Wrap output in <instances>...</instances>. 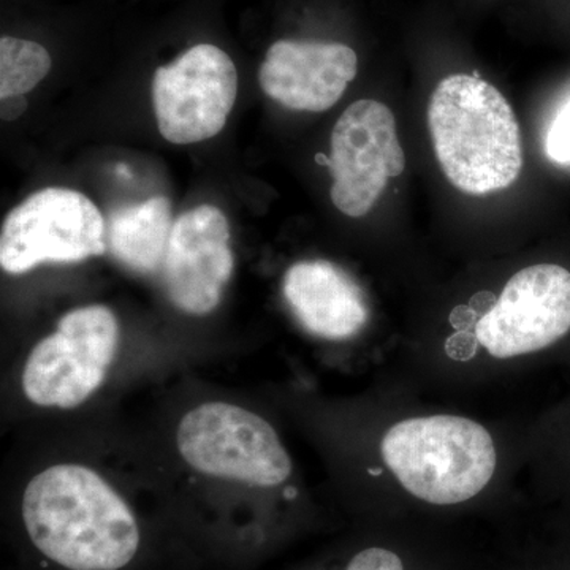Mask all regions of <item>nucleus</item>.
Segmentation results:
<instances>
[{
    "label": "nucleus",
    "mask_w": 570,
    "mask_h": 570,
    "mask_svg": "<svg viewBox=\"0 0 570 570\" xmlns=\"http://www.w3.org/2000/svg\"><path fill=\"white\" fill-rule=\"evenodd\" d=\"M238 92L230 56L214 45H197L154 75L157 126L175 145L205 141L224 129Z\"/></svg>",
    "instance_id": "nucleus-7"
},
{
    "label": "nucleus",
    "mask_w": 570,
    "mask_h": 570,
    "mask_svg": "<svg viewBox=\"0 0 570 570\" xmlns=\"http://www.w3.org/2000/svg\"><path fill=\"white\" fill-rule=\"evenodd\" d=\"M547 154L558 164H570V99L558 112L547 135Z\"/></svg>",
    "instance_id": "nucleus-15"
},
{
    "label": "nucleus",
    "mask_w": 570,
    "mask_h": 570,
    "mask_svg": "<svg viewBox=\"0 0 570 570\" xmlns=\"http://www.w3.org/2000/svg\"><path fill=\"white\" fill-rule=\"evenodd\" d=\"M51 69V56L36 41L2 37L0 40V99L32 91Z\"/></svg>",
    "instance_id": "nucleus-14"
},
{
    "label": "nucleus",
    "mask_w": 570,
    "mask_h": 570,
    "mask_svg": "<svg viewBox=\"0 0 570 570\" xmlns=\"http://www.w3.org/2000/svg\"><path fill=\"white\" fill-rule=\"evenodd\" d=\"M107 250L102 213L86 195L48 187L7 216L0 234V265L11 275L41 264H73Z\"/></svg>",
    "instance_id": "nucleus-6"
},
{
    "label": "nucleus",
    "mask_w": 570,
    "mask_h": 570,
    "mask_svg": "<svg viewBox=\"0 0 570 570\" xmlns=\"http://www.w3.org/2000/svg\"><path fill=\"white\" fill-rule=\"evenodd\" d=\"M428 124L438 163L461 193H499L519 179V122L490 82L463 73L444 78L431 96Z\"/></svg>",
    "instance_id": "nucleus-2"
},
{
    "label": "nucleus",
    "mask_w": 570,
    "mask_h": 570,
    "mask_svg": "<svg viewBox=\"0 0 570 570\" xmlns=\"http://www.w3.org/2000/svg\"><path fill=\"white\" fill-rule=\"evenodd\" d=\"M28 108L24 97H9V99H2V119L3 121H13V119L20 118L22 112Z\"/></svg>",
    "instance_id": "nucleus-17"
},
{
    "label": "nucleus",
    "mask_w": 570,
    "mask_h": 570,
    "mask_svg": "<svg viewBox=\"0 0 570 570\" xmlns=\"http://www.w3.org/2000/svg\"><path fill=\"white\" fill-rule=\"evenodd\" d=\"M176 441L183 459L202 474L255 487L291 478V456L273 426L234 404L206 403L187 412Z\"/></svg>",
    "instance_id": "nucleus-4"
},
{
    "label": "nucleus",
    "mask_w": 570,
    "mask_h": 570,
    "mask_svg": "<svg viewBox=\"0 0 570 570\" xmlns=\"http://www.w3.org/2000/svg\"><path fill=\"white\" fill-rule=\"evenodd\" d=\"M358 69L351 47L335 41L279 40L258 71L262 89L296 111L330 110L346 92Z\"/></svg>",
    "instance_id": "nucleus-11"
},
{
    "label": "nucleus",
    "mask_w": 570,
    "mask_h": 570,
    "mask_svg": "<svg viewBox=\"0 0 570 570\" xmlns=\"http://www.w3.org/2000/svg\"><path fill=\"white\" fill-rule=\"evenodd\" d=\"M328 168L336 208L351 217L370 213L389 179L406 168L395 116L387 105L362 99L343 112L333 129Z\"/></svg>",
    "instance_id": "nucleus-8"
},
{
    "label": "nucleus",
    "mask_w": 570,
    "mask_h": 570,
    "mask_svg": "<svg viewBox=\"0 0 570 570\" xmlns=\"http://www.w3.org/2000/svg\"><path fill=\"white\" fill-rule=\"evenodd\" d=\"M119 343V326L107 306L71 311L41 340L22 373V390L45 407L80 406L102 385Z\"/></svg>",
    "instance_id": "nucleus-5"
},
{
    "label": "nucleus",
    "mask_w": 570,
    "mask_h": 570,
    "mask_svg": "<svg viewBox=\"0 0 570 570\" xmlns=\"http://www.w3.org/2000/svg\"><path fill=\"white\" fill-rule=\"evenodd\" d=\"M570 332V272L532 265L510 277L498 302L475 325L490 355L512 358L542 351Z\"/></svg>",
    "instance_id": "nucleus-9"
},
{
    "label": "nucleus",
    "mask_w": 570,
    "mask_h": 570,
    "mask_svg": "<svg viewBox=\"0 0 570 570\" xmlns=\"http://www.w3.org/2000/svg\"><path fill=\"white\" fill-rule=\"evenodd\" d=\"M346 570H404V568L403 561L396 553L381 547H373L355 554Z\"/></svg>",
    "instance_id": "nucleus-16"
},
{
    "label": "nucleus",
    "mask_w": 570,
    "mask_h": 570,
    "mask_svg": "<svg viewBox=\"0 0 570 570\" xmlns=\"http://www.w3.org/2000/svg\"><path fill=\"white\" fill-rule=\"evenodd\" d=\"M171 208L165 197L115 209L105 223L108 253L127 268L151 275L163 268L170 242Z\"/></svg>",
    "instance_id": "nucleus-13"
},
{
    "label": "nucleus",
    "mask_w": 570,
    "mask_h": 570,
    "mask_svg": "<svg viewBox=\"0 0 570 570\" xmlns=\"http://www.w3.org/2000/svg\"><path fill=\"white\" fill-rule=\"evenodd\" d=\"M227 217L212 205L179 216L164 262V283L171 303L184 313L205 316L223 299L234 273Z\"/></svg>",
    "instance_id": "nucleus-10"
},
{
    "label": "nucleus",
    "mask_w": 570,
    "mask_h": 570,
    "mask_svg": "<svg viewBox=\"0 0 570 570\" xmlns=\"http://www.w3.org/2000/svg\"><path fill=\"white\" fill-rule=\"evenodd\" d=\"M382 456L409 493L436 505L474 498L497 469V449L489 431L455 415L396 423L385 433Z\"/></svg>",
    "instance_id": "nucleus-3"
},
{
    "label": "nucleus",
    "mask_w": 570,
    "mask_h": 570,
    "mask_svg": "<svg viewBox=\"0 0 570 570\" xmlns=\"http://www.w3.org/2000/svg\"><path fill=\"white\" fill-rule=\"evenodd\" d=\"M283 292L303 328L324 340L355 336L370 317L362 287L332 262L305 261L291 266Z\"/></svg>",
    "instance_id": "nucleus-12"
},
{
    "label": "nucleus",
    "mask_w": 570,
    "mask_h": 570,
    "mask_svg": "<svg viewBox=\"0 0 570 570\" xmlns=\"http://www.w3.org/2000/svg\"><path fill=\"white\" fill-rule=\"evenodd\" d=\"M22 520L37 547L70 570H118L140 546L122 498L99 474L78 464L45 469L22 497Z\"/></svg>",
    "instance_id": "nucleus-1"
}]
</instances>
